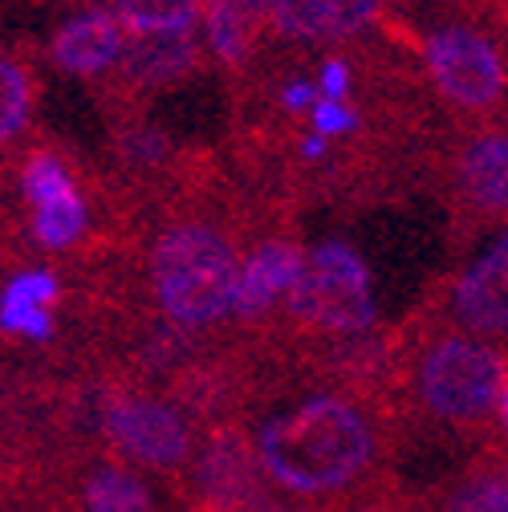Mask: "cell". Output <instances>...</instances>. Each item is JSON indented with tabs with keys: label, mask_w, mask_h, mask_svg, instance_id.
<instances>
[{
	"label": "cell",
	"mask_w": 508,
	"mask_h": 512,
	"mask_svg": "<svg viewBox=\"0 0 508 512\" xmlns=\"http://www.w3.org/2000/svg\"><path fill=\"white\" fill-rule=\"evenodd\" d=\"M374 456V423L342 395H313L257 431V468L277 488L309 500L346 492L374 464Z\"/></svg>",
	"instance_id": "6da1fadb"
},
{
	"label": "cell",
	"mask_w": 508,
	"mask_h": 512,
	"mask_svg": "<svg viewBox=\"0 0 508 512\" xmlns=\"http://www.w3.org/2000/svg\"><path fill=\"white\" fill-rule=\"evenodd\" d=\"M236 269L232 244L204 224H179L163 232L151 252L155 297L179 330H204L220 322L232 309Z\"/></svg>",
	"instance_id": "7a4b0ae2"
},
{
	"label": "cell",
	"mask_w": 508,
	"mask_h": 512,
	"mask_svg": "<svg viewBox=\"0 0 508 512\" xmlns=\"http://www.w3.org/2000/svg\"><path fill=\"white\" fill-rule=\"evenodd\" d=\"M285 309L309 330L362 334L374 322V293L362 256L342 240L317 244L285 293Z\"/></svg>",
	"instance_id": "3957f363"
},
{
	"label": "cell",
	"mask_w": 508,
	"mask_h": 512,
	"mask_svg": "<svg viewBox=\"0 0 508 512\" xmlns=\"http://www.w3.org/2000/svg\"><path fill=\"white\" fill-rule=\"evenodd\" d=\"M508 378L504 358L468 334H443L419 362V399L443 423H480Z\"/></svg>",
	"instance_id": "277c9868"
},
{
	"label": "cell",
	"mask_w": 508,
	"mask_h": 512,
	"mask_svg": "<svg viewBox=\"0 0 508 512\" xmlns=\"http://www.w3.org/2000/svg\"><path fill=\"white\" fill-rule=\"evenodd\" d=\"M427 66L443 98L464 110H492L504 98V66L500 53L468 25H443L427 41Z\"/></svg>",
	"instance_id": "5b68a950"
},
{
	"label": "cell",
	"mask_w": 508,
	"mask_h": 512,
	"mask_svg": "<svg viewBox=\"0 0 508 512\" xmlns=\"http://www.w3.org/2000/svg\"><path fill=\"white\" fill-rule=\"evenodd\" d=\"M106 435L122 456L147 468H179L192 456V427L159 399H118L106 407Z\"/></svg>",
	"instance_id": "8992f818"
},
{
	"label": "cell",
	"mask_w": 508,
	"mask_h": 512,
	"mask_svg": "<svg viewBox=\"0 0 508 512\" xmlns=\"http://www.w3.org/2000/svg\"><path fill=\"white\" fill-rule=\"evenodd\" d=\"M452 305L472 334H508V232L460 277Z\"/></svg>",
	"instance_id": "52a82bcc"
},
{
	"label": "cell",
	"mask_w": 508,
	"mask_h": 512,
	"mask_svg": "<svg viewBox=\"0 0 508 512\" xmlns=\"http://www.w3.org/2000/svg\"><path fill=\"white\" fill-rule=\"evenodd\" d=\"M200 488L208 492L216 512H252L265 492L257 480V460L244 447L240 435L220 431L200 456Z\"/></svg>",
	"instance_id": "ba28073f"
},
{
	"label": "cell",
	"mask_w": 508,
	"mask_h": 512,
	"mask_svg": "<svg viewBox=\"0 0 508 512\" xmlns=\"http://www.w3.org/2000/svg\"><path fill=\"white\" fill-rule=\"evenodd\" d=\"M301 248L289 240H265L248 261L236 269V289H232V309L240 317H261L277 305V297L289 293V285L301 273Z\"/></svg>",
	"instance_id": "9c48e42d"
},
{
	"label": "cell",
	"mask_w": 508,
	"mask_h": 512,
	"mask_svg": "<svg viewBox=\"0 0 508 512\" xmlns=\"http://www.w3.org/2000/svg\"><path fill=\"white\" fill-rule=\"evenodd\" d=\"M374 13L378 0H277L269 17L285 37L334 41L358 33Z\"/></svg>",
	"instance_id": "30bf717a"
},
{
	"label": "cell",
	"mask_w": 508,
	"mask_h": 512,
	"mask_svg": "<svg viewBox=\"0 0 508 512\" xmlns=\"http://www.w3.org/2000/svg\"><path fill=\"white\" fill-rule=\"evenodd\" d=\"M460 196L488 216L508 212V135H484L464 147L456 163Z\"/></svg>",
	"instance_id": "8fae6325"
},
{
	"label": "cell",
	"mask_w": 508,
	"mask_h": 512,
	"mask_svg": "<svg viewBox=\"0 0 508 512\" xmlns=\"http://www.w3.org/2000/svg\"><path fill=\"white\" fill-rule=\"evenodd\" d=\"M118 53H122V29L110 13L74 17L53 37L57 66H66L70 74H102L110 61H118Z\"/></svg>",
	"instance_id": "7c38bea8"
},
{
	"label": "cell",
	"mask_w": 508,
	"mask_h": 512,
	"mask_svg": "<svg viewBox=\"0 0 508 512\" xmlns=\"http://www.w3.org/2000/svg\"><path fill=\"white\" fill-rule=\"evenodd\" d=\"M122 74L139 86H167L196 70V45L187 33H147L122 53Z\"/></svg>",
	"instance_id": "4fadbf2b"
},
{
	"label": "cell",
	"mask_w": 508,
	"mask_h": 512,
	"mask_svg": "<svg viewBox=\"0 0 508 512\" xmlns=\"http://www.w3.org/2000/svg\"><path fill=\"white\" fill-rule=\"evenodd\" d=\"M53 301H57L53 273H25L5 289V297H0V326L41 342L53 334V322H49Z\"/></svg>",
	"instance_id": "5bb4252c"
},
{
	"label": "cell",
	"mask_w": 508,
	"mask_h": 512,
	"mask_svg": "<svg viewBox=\"0 0 508 512\" xmlns=\"http://www.w3.org/2000/svg\"><path fill=\"white\" fill-rule=\"evenodd\" d=\"M118 29H131L135 37L147 33H187L200 17V0H114Z\"/></svg>",
	"instance_id": "9a60e30c"
},
{
	"label": "cell",
	"mask_w": 508,
	"mask_h": 512,
	"mask_svg": "<svg viewBox=\"0 0 508 512\" xmlns=\"http://www.w3.org/2000/svg\"><path fill=\"white\" fill-rule=\"evenodd\" d=\"M86 512H151V488L126 468H98L82 488Z\"/></svg>",
	"instance_id": "2e32d148"
},
{
	"label": "cell",
	"mask_w": 508,
	"mask_h": 512,
	"mask_svg": "<svg viewBox=\"0 0 508 512\" xmlns=\"http://www.w3.org/2000/svg\"><path fill=\"white\" fill-rule=\"evenodd\" d=\"M86 228V204L78 200V191H66V196H57L49 204L37 208V220H33V232L41 244L49 248H66L82 236Z\"/></svg>",
	"instance_id": "e0dca14e"
},
{
	"label": "cell",
	"mask_w": 508,
	"mask_h": 512,
	"mask_svg": "<svg viewBox=\"0 0 508 512\" xmlns=\"http://www.w3.org/2000/svg\"><path fill=\"white\" fill-rule=\"evenodd\" d=\"M29 106H33L29 74L13 66V61H0V143L13 139L29 122Z\"/></svg>",
	"instance_id": "ac0fdd59"
},
{
	"label": "cell",
	"mask_w": 508,
	"mask_h": 512,
	"mask_svg": "<svg viewBox=\"0 0 508 512\" xmlns=\"http://www.w3.org/2000/svg\"><path fill=\"white\" fill-rule=\"evenodd\" d=\"M208 37H212V49L224 57V61H240L248 53V37H252V25L232 13L220 0H208Z\"/></svg>",
	"instance_id": "d6986e66"
},
{
	"label": "cell",
	"mask_w": 508,
	"mask_h": 512,
	"mask_svg": "<svg viewBox=\"0 0 508 512\" xmlns=\"http://www.w3.org/2000/svg\"><path fill=\"white\" fill-rule=\"evenodd\" d=\"M21 183H25V196H29L33 208H41V204H49L57 196H66V191H74L70 171L61 167V159H53V155H33L25 163V179Z\"/></svg>",
	"instance_id": "ffe728a7"
},
{
	"label": "cell",
	"mask_w": 508,
	"mask_h": 512,
	"mask_svg": "<svg viewBox=\"0 0 508 512\" xmlns=\"http://www.w3.org/2000/svg\"><path fill=\"white\" fill-rule=\"evenodd\" d=\"M448 512H508V476L472 480V484L448 504Z\"/></svg>",
	"instance_id": "44dd1931"
},
{
	"label": "cell",
	"mask_w": 508,
	"mask_h": 512,
	"mask_svg": "<svg viewBox=\"0 0 508 512\" xmlns=\"http://www.w3.org/2000/svg\"><path fill=\"white\" fill-rule=\"evenodd\" d=\"M313 126H317V135H346L350 126H354V110L342 106V102H317L313 106Z\"/></svg>",
	"instance_id": "7402d4cb"
},
{
	"label": "cell",
	"mask_w": 508,
	"mask_h": 512,
	"mask_svg": "<svg viewBox=\"0 0 508 512\" xmlns=\"http://www.w3.org/2000/svg\"><path fill=\"white\" fill-rule=\"evenodd\" d=\"M322 90H326L334 102L350 90V70L342 66V61H326V70H322Z\"/></svg>",
	"instance_id": "603a6c76"
},
{
	"label": "cell",
	"mask_w": 508,
	"mask_h": 512,
	"mask_svg": "<svg viewBox=\"0 0 508 512\" xmlns=\"http://www.w3.org/2000/svg\"><path fill=\"white\" fill-rule=\"evenodd\" d=\"M220 5H228L232 13H240L248 25L257 21V17H265V13H273V5L277 0H220Z\"/></svg>",
	"instance_id": "cb8c5ba5"
},
{
	"label": "cell",
	"mask_w": 508,
	"mask_h": 512,
	"mask_svg": "<svg viewBox=\"0 0 508 512\" xmlns=\"http://www.w3.org/2000/svg\"><path fill=\"white\" fill-rule=\"evenodd\" d=\"M309 102H313V86L297 82V86L285 90V106H289V110H301V106H309Z\"/></svg>",
	"instance_id": "d4e9b609"
},
{
	"label": "cell",
	"mask_w": 508,
	"mask_h": 512,
	"mask_svg": "<svg viewBox=\"0 0 508 512\" xmlns=\"http://www.w3.org/2000/svg\"><path fill=\"white\" fill-rule=\"evenodd\" d=\"M496 411H500V427H504V435H508V378H504V387H500V395H496Z\"/></svg>",
	"instance_id": "484cf974"
},
{
	"label": "cell",
	"mask_w": 508,
	"mask_h": 512,
	"mask_svg": "<svg viewBox=\"0 0 508 512\" xmlns=\"http://www.w3.org/2000/svg\"><path fill=\"white\" fill-rule=\"evenodd\" d=\"M252 512H305V508H289V504H273L269 496L257 504V508H252Z\"/></svg>",
	"instance_id": "4316f807"
},
{
	"label": "cell",
	"mask_w": 508,
	"mask_h": 512,
	"mask_svg": "<svg viewBox=\"0 0 508 512\" xmlns=\"http://www.w3.org/2000/svg\"><path fill=\"white\" fill-rule=\"evenodd\" d=\"M322 151H326V143H322V135H313V139L305 143V155H313V159H317V155H322Z\"/></svg>",
	"instance_id": "83f0119b"
},
{
	"label": "cell",
	"mask_w": 508,
	"mask_h": 512,
	"mask_svg": "<svg viewBox=\"0 0 508 512\" xmlns=\"http://www.w3.org/2000/svg\"><path fill=\"white\" fill-rule=\"evenodd\" d=\"M358 512H399V508H387V504H370V508H358Z\"/></svg>",
	"instance_id": "f1b7e54d"
}]
</instances>
